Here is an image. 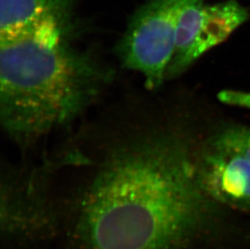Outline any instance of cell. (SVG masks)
Segmentation results:
<instances>
[{
  "mask_svg": "<svg viewBox=\"0 0 250 249\" xmlns=\"http://www.w3.org/2000/svg\"><path fill=\"white\" fill-rule=\"evenodd\" d=\"M101 134L96 150L59 161L80 170L78 189L59 207L68 249H185L208 225L211 198L184 140L139 108Z\"/></svg>",
  "mask_w": 250,
  "mask_h": 249,
  "instance_id": "obj_1",
  "label": "cell"
},
{
  "mask_svg": "<svg viewBox=\"0 0 250 249\" xmlns=\"http://www.w3.org/2000/svg\"><path fill=\"white\" fill-rule=\"evenodd\" d=\"M56 19L0 38V122L22 147L72 123L97 101L111 71L65 39Z\"/></svg>",
  "mask_w": 250,
  "mask_h": 249,
  "instance_id": "obj_2",
  "label": "cell"
},
{
  "mask_svg": "<svg viewBox=\"0 0 250 249\" xmlns=\"http://www.w3.org/2000/svg\"><path fill=\"white\" fill-rule=\"evenodd\" d=\"M1 237L7 249H36L59 233L58 202L44 169H12L1 180Z\"/></svg>",
  "mask_w": 250,
  "mask_h": 249,
  "instance_id": "obj_3",
  "label": "cell"
},
{
  "mask_svg": "<svg viewBox=\"0 0 250 249\" xmlns=\"http://www.w3.org/2000/svg\"><path fill=\"white\" fill-rule=\"evenodd\" d=\"M200 1L149 0L130 21L117 53L123 66L141 75L149 91L166 80L182 14Z\"/></svg>",
  "mask_w": 250,
  "mask_h": 249,
  "instance_id": "obj_4",
  "label": "cell"
},
{
  "mask_svg": "<svg viewBox=\"0 0 250 249\" xmlns=\"http://www.w3.org/2000/svg\"><path fill=\"white\" fill-rule=\"evenodd\" d=\"M203 1L189 6L182 14L166 80L184 72L198 58L226 40L250 18L249 10L237 0L213 4Z\"/></svg>",
  "mask_w": 250,
  "mask_h": 249,
  "instance_id": "obj_5",
  "label": "cell"
},
{
  "mask_svg": "<svg viewBox=\"0 0 250 249\" xmlns=\"http://www.w3.org/2000/svg\"><path fill=\"white\" fill-rule=\"evenodd\" d=\"M197 167L202 188L211 199L250 209V160L210 144Z\"/></svg>",
  "mask_w": 250,
  "mask_h": 249,
  "instance_id": "obj_6",
  "label": "cell"
},
{
  "mask_svg": "<svg viewBox=\"0 0 250 249\" xmlns=\"http://www.w3.org/2000/svg\"><path fill=\"white\" fill-rule=\"evenodd\" d=\"M72 0H0V38L16 35L48 19L66 24Z\"/></svg>",
  "mask_w": 250,
  "mask_h": 249,
  "instance_id": "obj_7",
  "label": "cell"
},
{
  "mask_svg": "<svg viewBox=\"0 0 250 249\" xmlns=\"http://www.w3.org/2000/svg\"><path fill=\"white\" fill-rule=\"evenodd\" d=\"M210 144L232 150L250 161V129L243 126H230L215 134Z\"/></svg>",
  "mask_w": 250,
  "mask_h": 249,
  "instance_id": "obj_8",
  "label": "cell"
},
{
  "mask_svg": "<svg viewBox=\"0 0 250 249\" xmlns=\"http://www.w3.org/2000/svg\"><path fill=\"white\" fill-rule=\"evenodd\" d=\"M221 101L225 103L237 104V105L250 107V93H243L237 92H224L220 94Z\"/></svg>",
  "mask_w": 250,
  "mask_h": 249,
  "instance_id": "obj_9",
  "label": "cell"
}]
</instances>
